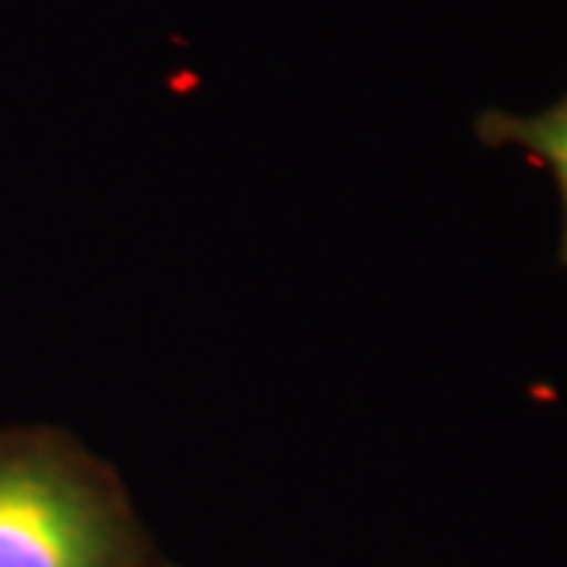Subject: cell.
Instances as JSON below:
<instances>
[{
	"label": "cell",
	"instance_id": "cell-1",
	"mask_svg": "<svg viewBox=\"0 0 567 567\" xmlns=\"http://www.w3.org/2000/svg\"><path fill=\"white\" fill-rule=\"evenodd\" d=\"M114 483L51 429L0 432V567H130Z\"/></svg>",
	"mask_w": 567,
	"mask_h": 567
},
{
	"label": "cell",
	"instance_id": "cell-2",
	"mask_svg": "<svg viewBox=\"0 0 567 567\" xmlns=\"http://www.w3.org/2000/svg\"><path fill=\"white\" fill-rule=\"evenodd\" d=\"M476 140L488 148H517L527 162L546 167L561 199L558 262L567 268V92L539 114L483 111L476 117Z\"/></svg>",
	"mask_w": 567,
	"mask_h": 567
}]
</instances>
